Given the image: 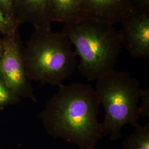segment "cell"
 Wrapping results in <instances>:
<instances>
[{
  "label": "cell",
  "mask_w": 149,
  "mask_h": 149,
  "mask_svg": "<svg viewBox=\"0 0 149 149\" xmlns=\"http://www.w3.org/2000/svg\"><path fill=\"white\" fill-rule=\"evenodd\" d=\"M100 104L90 85L62 84L40 114L44 127L54 138L76 145L78 149H97L103 138L98 116Z\"/></svg>",
  "instance_id": "1"
},
{
  "label": "cell",
  "mask_w": 149,
  "mask_h": 149,
  "mask_svg": "<svg viewBox=\"0 0 149 149\" xmlns=\"http://www.w3.org/2000/svg\"><path fill=\"white\" fill-rule=\"evenodd\" d=\"M61 32L75 48L77 69L89 81L115 70L123 48L119 33L110 23L80 17L64 24Z\"/></svg>",
  "instance_id": "2"
},
{
  "label": "cell",
  "mask_w": 149,
  "mask_h": 149,
  "mask_svg": "<svg viewBox=\"0 0 149 149\" xmlns=\"http://www.w3.org/2000/svg\"><path fill=\"white\" fill-rule=\"evenodd\" d=\"M30 81L59 86L77 68V55L62 32L34 29L23 48Z\"/></svg>",
  "instance_id": "3"
},
{
  "label": "cell",
  "mask_w": 149,
  "mask_h": 149,
  "mask_svg": "<svg viewBox=\"0 0 149 149\" xmlns=\"http://www.w3.org/2000/svg\"><path fill=\"white\" fill-rule=\"evenodd\" d=\"M96 94L105 111L101 123L103 136L112 141L122 138V129L129 124L136 128L140 117L138 103L142 89L138 79L124 71L114 70L97 80Z\"/></svg>",
  "instance_id": "4"
},
{
  "label": "cell",
  "mask_w": 149,
  "mask_h": 149,
  "mask_svg": "<svg viewBox=\"0 0 149 149\" xmlns=\"http://www.w3.org/2000/svg\"><path fill=\"white\" fill-rule=\"evenodd\" d=\"M0 61V74L6 85L17 97L36 102L31 81L28 79L22 47L17 33L4 37Z\"/></svg>",
  "instance_id": "5"
},
{
  "label": "cell",
  "mask_w": 149,
  "mask_h": 149,
  "mask_svg": "<svg viewBox=\"0 0 149 149\" xmlns=\"http://www.w3.org/2000/svg\"><path fill=\"white\" fill-rule=\"evenodd\" d=\"M149 11L136 10L123 20L118 31L123 47L134 58L149 59Z\"/></svg>",
  "instance_id": "6"
},
{
  "label": "cell",
  "mask_w": 149,
  "mask_h": 149,
  "mask_svg": "<svg viewBox=\"0 0 149 149\" xmlns=\"http://www.w3.org/2000/svg\"><path fill=\"white\" fill-rule=\"evenodd\" d=\"M136 9L129 0H82L81 17L99 19L115 24Z\"/></svg>",
  "instance_id": "7"
},
{
  "label": "cell",
  "mask_w": 149,
  "mask_h": 149,
  "mask_svg": "<svg viewBox=\"0 0 149 149\" xmlns=\"http://www.w3.org/2000/svg\"><path fill=\"white\" fill-rule=\"evenodd\" d=\"M15 15L18 26L29 24L34 29H52L51 0H15Z\"/></svg>",
  "instance_id": "8"
},
{
  "label": "cell",
  "mask_w": 149,
  "mask_h": 149,
  "mask_svg": "<svg viewBox=\"0 0 149 149\" xmlns=\"http://www.w3.org/2000/svg\"><path fill=\"white\" fill-rule=\"evenodd\" d=\"M82 0H51L52 22L66 23L81 17Z\"/></svg>",
  "instance_id": "9"
},
{
  "label": "cell",
  "mask_w": 149,
  "mask_h": 149,
  "mask_svg": "<svg viewBox=\"0 0 149 149\" xmlns=\"http://www.w3.org/2000/svg\"><path fill=\"white\" fill-rule=\"evenodd\" d=\"M123 141L122 149H149V123L139 125Z\"/></svg>",
  "instance_id": "10"
},
{
  "label": "cell",
  "mask_w": 149,
  "mask_h": 149,
  "mask_svg": "<svg viewBox=\"0 0 149 149\" xmlns=\"http://www.w3.org/2000/svg\"><path fill=\"white\" fill-rule=\"evenodd\" d=\"M19 98L9 88L0 74V109L17 103Z\"/></svg>",
  "instance_id": "11"
},
{
  "label": "cell",
  "mask_w": 149,
  "mask_h": 149,
  "mask_svg": "<svg viewBox=\"0 0 149 149\" xmlns=\"http://www.w3.org/2000/svg\"><path fill=\"white\" fill-rule=\"evenodd\" d=\"M18 26L16 22L7 17L0 9V32L4 37L15 34Z\"/></svg>",
  "instance_id": "12"
},
{
  "label": "cell",
  "mask_w": 149,
  "mask_h": 149,
  "mask_svg": "<svg viewBox=\"0 0 149 149\" xmlns=\"http://www.w3.org/2000/svg\"><path fill=\"white\" fill-rule=\"evenodd\" d=\"M0 9L7 17L16 22L15 0H0Z\"/></svg>",
  "instance_id": "13"
},
{
  "label": "cell",
  "mask_w": 149,
  "mask_h": 149,
  "mask_svg": "<svg viewBox=\"0 0 149 149\" xmlns=\"http://www.w3.org/2000/svg\"><path fill=\"white\" fill-rule=\"evenodd\" d=\"M140 99H141V104L139 107L140 115L143 117L148 118L149 119V89L142 90Z\"/></svg>",
  "instance_id": "14"
},
{
  "label": "cell",
  "mask_w": 149,
  "mask_h": 149,
  "mask_svg": "<svg viewBox=\"0 0 149 149\" xmlns=\"http://www.w3.org/2000/svg\"><path fill=\"white\" fill-rule=\"evenodd\" d=\"M130 3L139 10H149V0H129Z\"/></svg>",
  "instance_id": "15"
},
{
  "label": "cell",
  "mask_w": 149,
  "mask_h": 149,
  "mask_svg": "<svg viewBox=\"0 0 149 149\" xmlns=\"http://www.w3.org/2000/svg\"><path fill=\"white\" fill-rule=\"evenodd\" d=\"M2 52H3V42H2V39H0V61L2 57Z\"/></svg>",
  "instance_id": "16"
}]
</instances>
